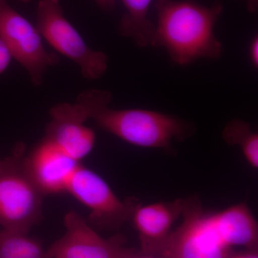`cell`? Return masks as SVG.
<instances>
[{
  "label": "cell",
  "mask_w": 258,
  "mask_h": 258,
  "mask_svg": "<svg viewBox=\"0 0 258 258\" xmlns=\"http://www.w3.org/2000/svg\"><path fill=\"white\" fill-rule=\"evenodd\" d=\"M155 8L154 47L164 48L174 63L184 66L221 57L223 48L215 34L221 3L206 6L192 0H157Z\"/></svg>",
  "instance_id": "cell-1"
},
{
  "label": "cell",
  "mask_w": 258,
  "mask_h": 258,
  "mask_svg": "<svg viewBox=\"0 0 258 258\" xmlns=\"http://www.w3.org/2000/svg\"><path fill=\"white\" fill-rule=\"evenodd\" d=\"M109 91L88 90L79 95L77 103L84 108L88 119L127 143L137 147L171 150V144L192 137V122L174 115L138 109H111Z\"/></svg>",
  "instance_id": "cell-2"
},
{
  "label": "cell",
  "mask_w": 258,
  "mask_h": 258,
  "mask_svg": "<svg viewBox=\"0 0 258 258\" xmlns=\"http://www.w3.org/2000/svg\"><path fill=\"white\" fill-rule=\"evenodd\" d=\"M25 151L23 143L17 144L0 159V227L29 233L42 220L45 195L29 172Z\"/></svg>",
  "instance_id": "cell-3"
},
{
  "label": "cell",
  "mask_w": 258,
  "mask_h": 258,
  "mask_svg": "<svg viewBox=\"0 0 258 258\" xmlns=\"http://www.w3.org/2000/svg\"><path fill=\"white\" fill-rule=\"evenodd\" d=\"M36 27L51 46L79 66L85 79L97 80L106 72L108 57L88 46L64 16L59 0H40Z\"/></svg>",
  "instance_id": "cell-4"
},
{
  "label": "cell",
  "mask_w": 258,
  "mask_h": 258,
  "mask_svg": "<svg viewBox=\"0 0 258 258\" xmlns=\"http://www.w3.org/2000/svg\"><path fill=\"white\" fill-rule=\"evenodd\" d=\"M66 192L91 211L90 222L103 230L119 228L142 205L136 198L120 200L101 176L81 164L70 178Z\"/></svg>",
  "instance_id": "cell-5"
},
{
  "label": "cell",
  "mask_w": 258,
  "mask_h": 258,
  "mask_svg": "<svg viewBox=\"0 0 258 258\" xmlns=\"http://www.w3.org/2000/svg\"><path fill=\"white\" fill-rule=\"evenodd\" d=\"M0 37L12 57L28 71L35 86L42 84L47 69L59 62L58 56L45 49L37 27L6 1L0 5Z\"/></svg>",
  "instance_id": "cell-6"
},
{
  "label": "cell",
  "mask_w": 258,
  "mask_h": 258,
  "mask_svg": "<svg viewBox=\"0 0 258 258\" xmlns=\"http://www.w3.org/2000/svg\"><path fill=\"white\" fill-rule=\"evenodd\" d=\"M182 223L170 232L159 256L168 258H227L230 248L209 225L198 197L186 199Z\"/></svg>",
  "instance_id": "cell-7"
},
{
  "label": "cell",
  "mask_w": 258,
  "mask_h": 258,
  "mask_svg": "<svg viewBox=\"0 0 258 258\" xmlns=\"http://www.w3.org/2000/svg\"><path fill=\"white\" fill-rule=\"evenodd\" d=\"M66 232L47 249L48 258H120L126 252L121 237L105 239L77 212L64 218Z\"/></svg>",
  "instance_id": "cell-8"
},
{
  "label": "cell",
  "mask_w": 258,
  "mask_h": 258,
  "mask_svg": "<svg viewBox=\"0 0 258 258\" xmlns=\"http://www.w3.org/2000/svg\"><path fill=\"white\" fill-rule=\"evenodd\" d=\"M50 114L45 138L81 162L92 152L96 143V134L85 124L88 117L84 108L77 102L58 103L51 108Z\"/></svg>",
  "instance_id": "cell-9"
},
{
  "label": "cell",
  "mask_w": 258,
  "mask_h": 258,
  "mask_svg": "<svg viewBox=\"0 0 258 258\" xmlns=\"http://www.w3.org/2000/svg\"><path fill=\"white\" fill-rule=\"evenodd\" d=\"M25 161L32 179L45 195L66 192L70 178L81 164L45 137Z\"/></svg>",
  "instance_id": "cell-10"
},
{
  "label": "cell",
  "mask_w": 258,
  "mask_h": 258,
  "mask_svg": "<svg viewBox=\"0 0 258 258\" xmlns=\"http://www.w3.org/2000/svg\"><path fill=\"white\" fill-rule=\"evenodd\" d=\"M185 203L186 199L179 198L167 203L141 205L136 210L132 220L139 232L142 253L159 256Z\"/></svg>",
  "instance_id": "cell-11"
},
{
  "label": "cell",
  "mask_w": 258,
  "mask_h": 258,
  "mask_svg": "<svg viewBox=\"0 0 258 258\" xmlns=\"http://www.w3.org/2000/svg\"><path fill=\"white\" fill-rule=\"evenodd\" d=\"M205 217L226 247L241 246L250 252L257 250L258 225L247 204H237L221 212L205 215Z\"/></svg>",
  "instance_id": "cell-12"
},
{
  "label": "cell",
  "mask_w": 258,
  "mask_h": 258,
  "mask_svg": "<svg viewBox=\"0 0 258 258\" xmlns=\"http://www.w3.org/2000/svg\"><path fill=\"white\" fill-rule=\"evenodd\" d=\"M153 0H122L125 13L118 32L140 47H154L155 25L148 18Z\"/></svg>",
  "instance_id": "cell-13"
},
{
  "label": "cell",
  "mask_w": 258,
  "mask_h": 258,
  "mask_svg": "<svg viewBox=\"0 0 258 258\" xmlns=\"http://www.w3.org/2000/svg\"><path fill=\"white\" fill-rule=\"evenodd\" d=\"M28 234L1 229L0 258H48L47 249Z\"/></svg>",
  "instance_id": "cell-14"
},
{
  "label": "cell",
  "mask_w": 258,
  "mask_h": 258,
  "mask_svg": "<svg viewBox=\"0 0 258 258\" xmlns=\"http://www.w3.org/2000/svg\"><path fill=\"white\" fill-rule=\"evenodd\" d=\"M222 137L229 145L238 146L251 166L258 167V135L245 120H231L222 131Z\"/></svg>",
  "instance_id": "cell-15"
},
{
  "label": "cell",
  "mask_w": 258,
  "mask_h": 258,
  "mask_svg": "<svg viewBox=\"0 0 258 258\" xmlns=\"http://www.w3.org/2000/svg\"><path fill=\"white\" fill-rule=\"evenodd\" d=\"M12 58L13 57L9 49L4 40L0 37V75L3 74L9 67Z\"/></svg>",
  "instance_id": "cell-16"
},
{
  "label": "cell",
  "mask_w": 258,
  "mask_h": 258,
  "mask_svg": "<svg viewBox=\"0 0 258 258\" xmlns=\"http://www.w3.org/2000/svg\"><path fill=\"white\" fill-rule=\"evenodd\" d=\"M249 56L251 64L254 69L258 68V37L254 36L251 40L249 46Z\"/></svg>",
  "instance_id": "cell-17"
},
{
  "label": "cell",
  "mask_w": 258,
  "mask_h": 258,
  "mask_svg": "<svg viewBox=\"0 0 258 258\" xmlns=\"http://www.w3.org/2000/svg\"><path fill=\"white\" fill-rule=\"evenodd\" d=\"M120 258H168L161 257V256L149 255L142 253V252H139L134 249H128L126 252Z\"/></svg>",
  "instance_id": "cell-18"
},
{
  "label": "cell",
  "mask_w": 258,
  "mask_h": 258,
  "mask_svg": "<svg viewBox=\"0 0 258 258\" xmlns=\"http://www.w3.org/2000/svg\"><path fill=\"white\" fill-rule=\"evenodd\" d=\"M95 2L105 11L110 12L114 9L115 0H95Z\"/></svg>",
  "instance_id": "cell-19"
},
{
  "label": "cell",
  "mask_w": 258,
  "mask_h": 258,
  "mask_svg": "<svg viewBox=\"0 0 258 258\" xmlns=\"http://www.w3.org/2000/svg\"><path fill=\"white\" fill-rule=\"evenodd\" d=\"M227 258H258L257 253L249 252L248 253L231 254Z\"/></svg>",
  "instance_id": "cell-20"
},
{
  "label": "cell",
  "mask_w": 258,
  "mask_h": 258,
  "mask_svg": "<svg viewBox=\"0 0 258 258\" xmlns=\"http://www.w3.org/2000/svg\"><path fill=\"white\" fill-rule=\"evenodd\" d=\"M247 3V9L250 13H255L257 11L258 0H245Z\"/></svg>",
  "instance_id": "cell-21"
},
{
  "label": "cell",
  "mask_w": 258,
  "mask_h": 258,
  "mask_svg": "<svg viewBox=\"0 0 258 258\" xmlns=\"http://www.w3.org/2000/svg\"><path fill=\"white\" fill-rule=\"evenodd\" d=\"M19 1L23 2V3H29V2L31 1V0H19Z\"/></svg>",
  "instance_id": "cell-22"
},
{
  "label": "cell",
  "mask_w": 258,
  "mask_h": 258,
  "mask_svg": "<svg viewBox=\"0 0 258 258\" xmlns=\"http://www.w3.org/2000/svg\"><path fill=\"white\" fill-rule=\"evenodd\" d=\"M5 2V0H0V5L2 4V3H4Z\"/></svg>",
  "instance_id": "cell-23"
}]
</instances>
